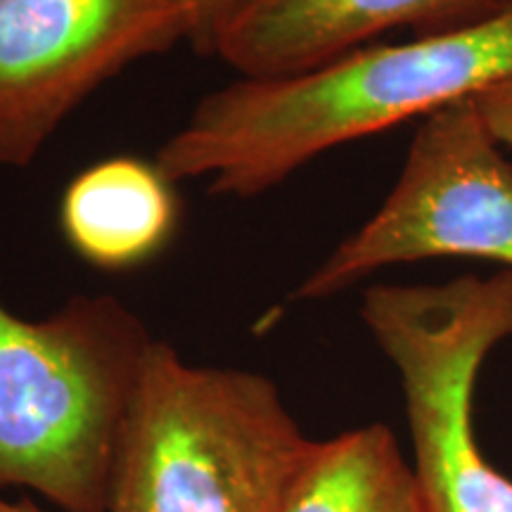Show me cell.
Returning <instances> with one entry per match:
<instances>
[{"label":"cell","mask_w":512,"mask_h":512,"mask_svg":"<svg viewBox=\"0 0 512 512\" xmlns=\"http://www.w3.org/2000/svg\"><path fill=\"white\" fill-rule=\"evenodd\" d=\"M174 181L157 162L110 157L83 169L62 195L60 223L69 247L102 271L150 261L178 226Z\"/></svg>","instance_id":"ba28073f"},{"label":"cell","mask_w":512,"mask_h":512,"mask_svg":"<svg viewBox=\"0 0 512 512\" xmlns=\"http://www.w3.org/2000/svg\"><path fill=\"white\" fill-rule=\"evenodd\" d=\"M188 36L176 0H0V164L34 162L102 83Z\"/></svg>","instance_id":"8992f818"},{"label":"cell","mask_w":512,"mask_h":512,"mask_svg":"<svg viewBox=\"0 0 512 512\" xmlns=\"http://www.w3.org/2000/svg\"><path fill=\"white\" fill-rule=\"evenodd\" d=\"M512 76V3L465 27L366 46L285 79H240L202 98L157 152L174 183L254 197L311 159L475 98Z\"/></svg>","instance_id":"6da1fadb"},{"label":"cell","mask_w":512,"mask_h":512,"mask_svg":"<svg viewBox=\"0 0 512 512\" xmlns=\"http://www.w3.org/2000/svg\"><path fill=\"white\" fill-rule=\"evenodd\" d=\"M361 318L399 373L425 510L512 512V479L484 458L475 432L479 370L512 339V271L370 285Z\"/></svg>","instance_id":"277c9868"},{"label":"cell","mask_w":512,"mask_h":512,"mask_svg":"<svg viewBox=\"0 0 512 512\" xmlns=\"http://www.w3.org/2000/svg\"><path fill=\"white\" fill-rule=\"evenodd\" d=\"M316 444L268 377L192 366L152 339L107 512H283Z\"/></svg>","instance_id":"7a4b0ae2"},{"label":"cell","mask_w":512,"mask_h":512,"mask_svg":"<svg viewBox=\"0 0 512 512\" xmlns=\"http://www.w3.org/2000/svg\"><path fill=\"white\" fill-rule=\"evenodd\" d=\"M188 17V41L209 55L226 24L245 8L247 0H176Z\"/></svg>","instance_id":"30bf717a"},{"label":"cell","mask_w":512,"mask_h":512,"mask_svg":"<svg viewBox=\"0 0 512 512\" xmlns=\"http://www.w3.org/2000/svg\"><path fill=\"white\" fill-rule=\"evenodd\" d=\"M432 259L512 271V164L472 98L420 119L392 192L306 275L294 299L318 302L382 268Z\"/></svg>","instance_id":"5b68a950"},{"label":"cell","mask_w":512,"mask_h":512,"mask_svg":"<svg viewBox=\"0 0 512 512\" xmlns=\"http://www.w3.org/2000/svg\"><path fill=\"white\" fill-rule=\"evenodd\" d=\"M0 512H43L31 503H10L0 496Z\"/></svg>","instance_id":"7c38bea8"},{"label":"cell","mask_w":512,"mask_h":512,"mask_svg":"<svg viewBox=\"0 0 512 512\" xmlns=\"http://www.w3.org/2000/svg\"><path fill=\"white\" fill-rule=\"evenodd\" d=\"M283 512H427L392 430L366 425L318 441Z\"/></svg>","instance_id":"9c48e42d"},{"label":"cell","mask_w":512,"mask_h":512,"mask_svg":"<svg viewBox=\"0 0 512 512\" xmlns=\"http://www.w3.org/2000/svg\"><path fill=\"white\" fill-rule=\"evenodd\" d=\"M152 337L119 299L29 320L0 304V486L107 512L121 427Z\"/></svg>","instance_id":"3957f363"},{"label":"cell","mask_w":512,"mask_h":512,"mask_svg":"<svg viewBox=\"0 0 512 512\" xmlns=\"http://www.w3.org/2000/svg\"><path fill=\"white\" fill-rule=\"evenodd\" d=\"M475 105L498 143L512 147V76L477 93Z\"/></svg>","instance_id":"8fae6325"},{"label":"cell","mask_w":512,"mask_h":512,"mask_svg":"<svg viewBox=\"0 0 512 512\" xmlns=\"http://www.w3.org/2000/svg\"><path fill=\"white\" fill-rule=\"evenodd\" d=\"M512 0H247L211 53L240 79H285L366 48L394 29L465 27Z\"/></svg>","instance_id":"52a82bcc"}]
</instances>
